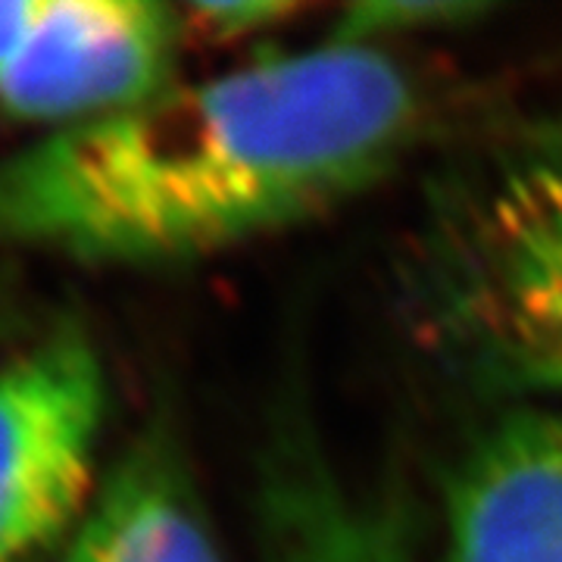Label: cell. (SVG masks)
<instances>
[{"mask_svg":"<svg viewBox=\"0 0 562 562\" xmlns=\"http://www.w3.org/2000/svg\"><path fill=\"white\" fill-rule=\"evenodd\" d=\"M425 103L384 47L325 41L57 128L0 160V244L98 262L201 260L350 201Z\"/></svg>","mask_w":562,"mask_h":562,"instance_id":"cell-1","label":"cell"},{"mask_svg":"<svg viewBox=\"0 0 562 562\" xmlns=\"http://www.w3.org/2000/svg\"><path fill=\"white\" fill-rule=\"evenodd\" d=\"M409 281L428 347L475 387L562 394V125L506 140L447 181Z\"/></svg>","mask_w":562,"mask_h":562,"instance_id":"cell-2","label":"cell"},{"mask_svg":"<svg viewBox=\"0 0 562 562\" xmlns=\"http://www.w3.org/2000/svg\"><path fill=\"white\" fill-rule=\"evenodd\" d=\"M103 406L101 360L76 325L0 372V562H25L85 519Z\"/></svg>","mask_w":562,"mask_h":562,"instance_id":"cell-3","label":"cell"},{"mask_svg":"<svg viewBox=\"0 0 562 562\" xmlns=\"http://www.w3.org/2000/svg\"><path fill=\"white\" fill-rule=\"evenodd\" d=\"M419 519L401 482H357L301 397H284L257 453L254 562H416Z\"/></svg>","mask_w":562,"mask_h":562,"instance_id":"cell-4","label":"cell"},{"mask_svg":"<svg viewBox=\"0 0 562 562\" xmlns=\"http://www.w3.org/2000/svg\"><path fill=\"white\" fill-rule=\"evenodd\" d=\"M184 22L144 0H41L29 44L0 81V106L54 132L166 91Z\"/></svg>","mask_w":562,"mask_h":562,"instance_id":"cell-5","label":"cell"},{"mask_svg":"<svg viewBox=\"0 0 562 562\" xmlns=\"http://www.w3.org/2000/svg\"><path fill=\"white\" fill-rule=\"evenodd\" d=\"M443 562H562V394L506 409L453 462Z\"/></svg>","mask_w":562,"mask_h":562,"instance_id":"cell-6","label":"cell"},{"mask_svg":"<svg viewBox=\"0 0 562 562\" xmlns=\"http://www.w3.org/2000/svg\"><path fill=\"white\" fill-rule=\"evenodd\" d=\"M66 562H222L201 497L169 438L150 435L85 513Z\"/></svg>","mask_w":562,"mask_h":562,"instance_id":"cell-7","label":"cell"},{"mask_svg":"<svg viewBox=\"0 0 562 562\" xmlns=\"http://www.w3.org/2000/svg\"><path fill=\"white\" fill-rule=\"evenodd\" d=\"M484 13H491L487 3H357L347 7L341 20L331 29V41L344 44H366V47H384L387 41L425 35V32H450L479 22Z\"/></svg>","mask_w":562,"mask_h":562,"instance_id":"cell-8","label":"cell"},{"mask_svg":"<svg viewBox=\"0 0 562 562\" xmlns=\"http://www.w3.org/2000/svg\"><path fill=\"white\" fill-rule=\"evenodd\" d=\"M294 13V3H203L188 10L191 22H184V29H201L203 35L213 38H241L272 29Z\"/></svg>","mask_w":562,"mask_h":562,"instance_id":"cell-9","label":"cell"},{"mask_svg":"<svg viewBox=\"0 0 562 562\" xmlns=\"http://www.w3.org/2000/svg\"><path fill=\"white\" fill-rule=\"evenodd\" d=\"M41 13V0H0V81L22 57Z\"/></svg>","mask_w":562,"mask_h":562,"instance_id":"cell-10","label":"cell"}]
</instances>
